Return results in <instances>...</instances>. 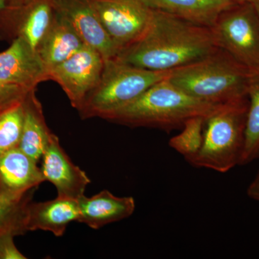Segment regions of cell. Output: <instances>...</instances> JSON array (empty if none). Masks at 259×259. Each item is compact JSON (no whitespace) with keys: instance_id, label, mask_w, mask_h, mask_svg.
Returning <instances> with one entry per match:
<instances>
[{"instance_id":"ba28073f","label":"cell","mask_w":259,"mask_h":259,"mask_svg":"<svg viewBox=\"0 0 259 259\" xmlns=\"http://www.w3.org/2000/svg\"><path fill=\"white\" fill-rule=\"evenodd\" d=\"M55 11L54 0H10L0 10V38H21L37 50Z\"/></svg>"},{"instance_id":"484cf974","label":"cell","mask_w":259,"mask_h":259,"mask_svg":"<svg viewBox=\"0 0 259 259\" xmlns=\"http://www.w3.org/2000/svg\"><path fill=\"white\" fill-rule=\"evenodd\" d=\"M250 3L253 5L259 20V0H252Z\"/></svg>"},{"instance_id":"f1b7e54d","label":"cell","mask_w":259,"mask_h":259,"mask_svg":"<svg viewBox=\"0 0 259 259\" xmlns=\"http://www.w3.org/2000/svg\"><path fill=\"white\" fill-rule=\"evenodd\" d=\"M9 1H10V0H9Z\"/></svg>"},{"instance_id":"7402d4cb","label":"cell","mask_w":259,"mask_h":259,"mask_svg":"<svg viewBox=\"0 0 259 259\" xmlns=\"http://www.w3.org/2000/svg\"><path fill=\"white\" fill-rule=\"evenodd\" d=\"M204 117H194L186 121L182 131L169 140L168 145L187 161L197 154L203 142Z\"/></svg>"},{"instance_id":"6da1fadb","label":"cell","mask_w":259,"mask_h":259,"mask_svg":"<svg viewBox=\"0 0 259 259\" xmlns=\"http://www.w3.org/2000/svg\"><path fill=\"white\" fill-rule=\"evenodd\" d=\"M219 48L212 29L153 10L147 31L116 58L143 69L172 71Z\"/></svg>"},{"instance_id":"2e32d148","label":"cell","mask_w":259,"mask_h":259,"mask_svg":"<svg viewBox=\"0 0 259 259\" xmlns=\"http://www.w3.org/2000/svg\"><path fill=\"white\" fill-rule=\"evenodd\" d=\"M55 10L50 28L37 48L49 71L67 60L85 45L69 20Z\"/></svg>"},{"instance_id":"cb8c5ba5","label":"cell","mask_w":259,"mask_h":259,"mask_svg":"<svg viewBox=\"0 0 259 259\" xmlns=\"http://www.w3.org/2000/svg\"><path fill=\"white\" fill-rule=\"evenodd\" d=\"M14 238L11 235L0 237V259L27 258L17 248Z\"/></svg>"},{"instance_id":"9a60e30c","label":"cell","mask_w":259,"mask_h":259,"mask_svg":"<svg viewBox=\"0 0 259 259\" xmlns=\"http://www.w3.org/2000/svg\"><path fill=\"white\" fill-rule=\"evenodd\" d=\"M78 200L56 197L52 200L36 202L31 201L27 212L28 232H51L56 237L64 236L71 223L79 222Z\"/></svg>"},{"instance_id":"83f0119b","label":"cell","mask_w":259,"mask_h":259,"mask_svg":"<svg viewBox=\"0 0 259 259\" xmlns=\"http://www.w3.org/2000/svg\"><path fill=\"white\" fill-rule=\"evenodd\" d=\"M233 1L238 3V4H243V3H250L252 0H233Z\"/></svg>"},{"instance_id":"30bf717a","label":"cell","mask_w":259,"mask_h":259,"mask_svg":"<svg viewBox=\"0 0 259 259\" xmlns=\"http://www.w3.org/2000/svg\"><path fill=\"white\" fill-rule=\"evenodd\" d=\"M40 163L44 181L55 187L58 197L78 200L85 195L91 180L86 172L73 163L56 135H53Z\"/></svg>"},{"instance_id":"ffe728a7","label":"cell","mask_w":259,"mask_h":259,"mask_svg":"<svg viewBox=\"0 0 259 259\" xmlns=\"http://www.w3.org/2000/svg\"><path fill=\"white\" fill-rule=\"evenodd\" d=\"M248 100L244 147L240 162L241 166L259 158V70L250 74Z\"/></svg>"},{"instance_id":"7a4b0ae2","label":"cell","mask_w":259,"mask_h":259,"mask_svg":"<svg viewBox=\"0 0 259 259\" xmlns=\"http://www.w3.org/2000/svg\"><path fill=\"white\" fill-rule=\"evenodd\" d=\"M251 71L218 48L202 59L172 70L168 79L190 96L211 105L248 98Z\"/></svg>"},{"instance_id":"8992f818","label":"cell","mask_w":259,"mask_h":259,"mask_svg":"<svg viewBox=\"0 0 259 259\" xmlns=\"http://www.w3.org/2000/svg\"><path fill=\"white\" fill-rule=\"evenodd\" d=\"M212 29L218 47L250 71L259 70V20L251 3L224 10Z\"/></svg>"},{"instance_id":"5bb4252c","label":"cell","mask_w":259,"mask_h":259,"mask_svg":"<svg viewBox=\"0 0 259 259\" xmlns=\"http://www.w3.org/2000/svg\"><path fill=\"white\" fill-rule=\"evenodd\" d=\"M78 223L95 230L131 217L136 209L134 197H117L108 190H102L93 197L83 195L78 199Z\"/></svg>"},{"instance_id":"4fadbf2b","label":"cell","mask_w":259,"mask_h":259,"mask_svg":"<svg viewBox=\"0 0 259 259\" xmlns=\"http://www.w3.org/2000/svg\"><path fill=\"white\" fill-rule=\"evenodd\" d=\"M44 182L38 163L20 148L0 155V194H24Z\"/></svg>"},{"instance_id":"ac0fdd59","label":"cell","mask_w":259,"mask_h":259,"mask_svg":"<svg viewBox=\"0 0 259 259\" xmlns=\"http://www.w3.org/2000/svg\"><path fill=\"white\" fill-rule=\"evenodd\" d=\"M23 105V129L19 148L39 163L54 134L47 125L35 90L29 92Z\"/></svg>"},{"instance_id":"4316f807","label":"cell","mask_w":259,"mask_h":259,"mask_svg":"<svg viewBox=\"0 0 259 259\" xmlns=\"http://www.w3.org/2000/svg\"><path fill=\"white\" fill-rule=\"evenodd\" d=\"M8 1H9V0H0V10L3 9V8L6 6Z\"/></svg>"},{"instance_id":"e0dca14e","label":"cell","mask_w":259,"mask_h":259,"mask_svg":"<svg viewBox=\"0 0 259 259\" xmlns=\"http://www.w3.org/2000/svg\"><path fill=\"white\" fill-rule=\"evenodd\" d=\"M152 10L175 15L197 25L212 28L224 10L235 4L233 0H144Z\"/></svg>"},{"instance_id":"7c38bea8","label":"cell","mask_w":259,"mask_h":259,"mask_svg":"<svg viewBox=\"0 0 259 259\" xmlns=\"http://www.w3.org/2000/svg\"><path fill=\"white\" fill-rule=\"evenodd\" d=\"M54 5L84 44L96 49L105 60L117 56V49L102 25L92 0H54Z\"/></svg>"},{"instance_id":"3957f363","label":"cell","mask_w":259,"mask_h":259,"mask_svg":"<svg viewBox=\"0 0 259 259\" xmlns=\"http://www.w3.org/2000/svg\"><path fill=\"white\" fill-rule=\"evenodd\" d=\"M168 77L155 83L134 101L105 120L131 127L171 131L183 127L186 121L192 117H207L219 105L190 96Z\"/></svg>"},{"instance_id":"277c9868","label":"cell","mask_w":259,"mask_h":259,"mask_svg":"<svg viewBox=\"0 0 259 259\" xmlns=\"http://www.w3.org/2000/svg\"><path fill=\"white\" fill-rule=\"evenodd\" d=\"M248 109V98L218 105L204 118L202 147L188 163L219 173L240 165Z\"/></svg>"},{"instance_id":"5b68a950","label":"cell","mask_w":259,"mask_h":259,"mask_svg":"<svg viewBox=\"0 0 259 259\" xmlns=\"http://www.w3.org/2000/svg\"><path fill=\"white\" fill-rule=\"evenodd\" d=\"M171 72L137 67L116 57L107 59L98 84L77 110L80 117L105 119L134 101L155 83L168 78Z\"/></svg>"},{"instance_id":"603a6c76","label":"cell","mask_w":259,"mask_h":259,"mask_svg":"<svg viewBox=\"0 0 259 259\" xmlns=\"http://www.w3.org/2000/svg\"><path fill=\"white\" fill-rule=\"evenodd\" d=\"M30 91L0 80V112L23 102Z\"/></svg>"},{"instance_id":"8fae6325","label":"cell","mask_w":259,"mask_h":259,"mask_svg":"<svg viewBox=\"0 0 259 259\" xmlns=\"http://www.w3.org/2000/svg\"><path fill=\"white\" fill-rule=\"evenodd\" d=\"M0 80L35 90L39 83L49 81V70L37 50L23 39L16 38L0 53Z\"/></svg>"},{"instance_id":"52a82bcc","label":"cell","mask_w":259,"mask_h":259,"mask_svg":"<svg viewBox=\"0 0 259 259\" xmlns=\"http://www.w3.org/2000/svg\"><path fill=\"white\" fill-rule=\"evenodd\" d=\"M92 3L117 55L144 36L153 17V10L144 0H92Z\"/></svg>"},{"instance_id":"d6986e66","label":"cell","mask_w":259,"mask_h":259,"mask_svg":"<svg viewBox=\"0 0 259 259\" xmlns=\"http://www.w3.org/2000/svg\"><path fill=\"white\" fill-rule=\"evenodd\" d=\"M36 190L18 195L0 194V237H16L28 232L27 212Z\"/></svg>"},{"instance_id":"9c48e42d","label":"cell","mask_w":259,"mask_h":259,"mask_svg":"<svg viewBox=\"0 0 259 259\" xmlns=\"http://www.w3.org/2000/svg\"><path fill=\"white\" fill-rule=\"evenodd\" d=\"M104 64L105 59L100 53L85 44L67 60L49 70V80L61 87L71 106L78 110L98 84Z\"/></svg>"},{"instance_id":"d4e9b609","label":"cell","mask_w":259,"mask_h":259,"mask_svg":"<svg viewBox=\"0 0 259 259\" xmlns=\"http://www.w3.org/2000/svg\"><path fill=\"white\" fill-rule=\"evenodd\" d=\"M247 194L250 198L259 201V172L253 182L248 186Z\"/></svg>"},{"instance_id":"44dd1931","label":"cell","mask_w":259,"mask_h":259,"mask_svg":"<svg viewBox=\"0 0 259 259\" xmlns=\"http://www.w3.org/2000/svg\"><path fill=\"white\" fill-rule=\"evenodd\" d=\"M23 122V102L0 112V155L19 148Z\"/></svg>"}]
</instances>
